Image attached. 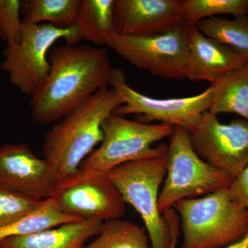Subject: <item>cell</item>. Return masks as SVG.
I'll return each mask as SVG.
<instances>
[{"mask_svg":"<svg viewBox=\"0 0 248 248\" xmlns=\"http://www.w3.org/2000/svg\"><path fill=\"white\" fill-rule=\"evenodd\" d=\"M50 68L40 91L31 97V117L42 125L56 123L109 86L112 68L107 49L66 45L48 54Z\"/></svg>","mask_w":248,"mask_h":248,"instance_id":"cell-1","label":"cell"},{"mask_svg":"<svg viewBox=\"0 0 248 248\" xmlns=\"http://www.w3.org/2000/svg\"><path fill=\"white\" fill-rule=\"evenodd\" d=\"M115 32L125 37H148L168 32L184 22L182 0H115Z\"/></svg>","mask_w":248,"mask_h":248,"instance_id":"cell-13","label":"cell"},{"mask_svg":"<svg viewBox=\"0 0 248 248\" xmlns=\"http://www.w3.org/2000/svg\"><path fill=\"white\" fill-rule=\"evenodd\" d=\"M173 128L164 124L135 122L112 113L102 124L100 146L84 159L80 167L107 173L129 161L163 154L168 151L167 145L152 146L170 136Z\"/></svg>","mask_w":248,"mask_h":248,"instance_id":"cell-8","label":"cell"},{"mask_svg":"<svg viewBox=\"0 0 248 248\" xmlns=\"http://www.w3.org/2000/svg\"><path fill=\"white\" fill-rule=\"evenodd\" d=\"M190 54L186 79L214 84L248 65V54L204 35L189 26Z\"/></svg>","mask_w":248,"mask_h":248,"instance_id":"cell-14","label":"cell"},{"mask_svg":"<svg viewBox=\"0 0 248 248\" xmlns=\"http://www.w3.org/2000/svg\"><path fill=\"white\" fill-rule=\"evenodd\" d=\"M146 228L119 218L104 222L97 237L81 248H150Z\"/></svg>","mask_w":248,"mask_h":248,"instance_id":"cell-19","label":"cell"},{"mask_svg":"<svg viewBox=\"0 0 248 248\" xmlns=\"http://www.w3.org/2000/svg\"><path fill=\"white\" fill-rule=\"evenodd\" d=\"M115 0H81L76 27L81 39L97 47L107 46L116 33L114 11Z\"/></svg>","mask_w":248,"mask_h":248,"instance_id":"cell-16","label":"cell"},{"mask_svg":"<svg viewBox=\"0 0 248 248\" xmlns=\"http://www.w3.org/2000/svg\"><path fill=\"white\" fill-rule=\"evenodd\" d=\"M122 104L123 99L115 91L102 88L45 134L43 156L56 169L59 180L79 169L102 141L103 123Z\"/></svg>","mask_w":248,"mask_h":248,"instance_id":"cell-2","label":"cell"},{"mask_svg":"<svg viewBox=\"0 0 248 248\" xmlns=\"http://www.w3.org/2000/svg\"><path fill=\"white\" fill-rule=\"evenodd\" d=\"M104 222L81 220L24 236H11L0 241L6 248H81L102 231Z\"/></svg>","mask_w":248,"mask_h":248,"instance_id":"cell-15","label":"cell"},{"mask_svg":"<svg viewBox=\"0 0 248 248\" xmlns=\"http://www.w3.org/2000/svg\"><path fill=\"white\" fill-rule=\"evenodd\" d=\"M169 222L171 234L170 248H177L179 228H180V218L175 210L172 208L163 214Z\"/></svg>","mask_w":248,"mask_h":248,"instance_id":"cell-26","label":"cell"},{"mask_svg":"<svg viewBox=\"0 0 248 248\" xmlns=\"http://www.w3.org/2000/svg\"><path fill=\"white\" fill-rule=\"evenodd\" d=\"M208 111L237 114L248 122V65L223 78L221 93Z\"/></svg>","mask_w":248,"mask_h":248,"instance_id":"cell-20","label":"cell"},{"mask_svg":"<svg viewBox=\"0 0 248 248\" xmlns=\"http://www.w3.org/2000/svg\"><path fill=\"white\" fill-rule=\"evenodd\" d=\"M79 221L81 220L62 213L50 199H46L33 211L8 226L0 228V241L11 236L35 234Z\"/></svg>","mask_w":248,"mask_h":248,"instance_id":"cell-18","label":"cell"},{"mask_svg":"<svg viewBox=\"0 0 248 248\" xmlns=\"http://www.w3.org/2000/svg\"><path fill=\"white\" fill-rule=\"evenodd\" d=\"M80 2L81 0H22L23 23L69 29L76 26Z\"/></svg>","mask_w":248,"mask_h":248,"instance_id":"cell-17","label":"cell"},{"mask_svg":"<svg viewBox=\"0 0 248 248\" xmlns=\"http://www.w3.org/2000/svg\"><path fill=\"white\" fill-rule=\"evenodd\" d=\"M167 152L166 181L159 194V210L163 215L177 202L199 198L229 187L234 180L199 156L191 144L190 133L174 127Z\"/></svg>","mask_w":248,"mask_h":248,"instance_id":"cell-5","label":"cell"},{"mask_svg":"<svg viewBox=\"0 0 248 248\" xmlns=\"http://www.w3.org/2000/svg\"><path fill=\"white\" fill-rule=\"evenodd\" d=\"M43 201L0 184V228L8 226L33 211Z\"/></svg>","mask_w":248,"mask_h":248,"instance_id":"cell-23","label":"cell"},{"mask_svg":"<svg viewBox=\"0 0 248 248\" xmlns=\"http://www.w3.org/2000/svg\"><path fill=\"white\" fill-rule=\"evenodd\" d=\"M184 22L190 27L217 15L248 16V0H183Z\"/></svg>","mask_w":248,"mask_h":248,"instance_id":"cell-22","label":"cell"},{"mask_svg":"<svg viewBox=\"0 0 248 248\" xmlns=\"http://www.w3.org/2000/svg\"><path fill=\"white\" fill-rule=\"evenodd\" d=\"M189 133L194 151L215 169L234 179L248 166L247 121L222 124L206 111Z\"/></svg>","mask_w":248,"mask_h":248,"instance_id":"cell-11","label":"cell"},{"mask_svg":"<svg viewBox=\"0 0 248 248\" xmlns=\"http://www.w3.org/2000/svg\"><path fill=\"white\" fill-rule=\"evenodd\" d=\"M59 181L56 169L26 143L0 148V184L39 200L48 199Z\"/></svg>","mask_w":248,"mask_h":248,"instance_id":"cell-12","label":"cell"},{"mask_svg":"<svg viewBox=\"0 0 248 248\" xmlns=\"http://www.w3.org/2000/svg\"><path fill=\"white\" fill-rule=\"evenodd\" d=\"M60 40L73 45L82 39L76 26L62 29L49 24H24L21 42L6 46L3 50L1 71L7 73L10 82L21 93L32 97L48 78L50 68L48 53Z\"/></svg>","mask_w":248,"mask_h":248,"instance_id":"cell-6","label":"cell"},{"mask_svg":"<svg viewBox=\"0 0 248 248\" xmlns=\"http://www.w3.org/2000/svg\"><path fill=\"white\" fill-rule=\"evenodd\" d=\"M21 9V0H0V40L6 46L17 45L22 40Z\"/></svg>","mask_w":248,"mask_h":248,"instance_id":"cell-24","label":"cell"},{"mask_svg":"<svg viewBox=\"0 0 248 248\" xmlns=\"http://www.w3.org/2000/svg\"><path fill=\"white\" fill-rule=\"evenodd\" d=\"M195 27L204 35L248 54V16H238L232 19L206 18L197 23Z\"/></svg>","mask_w":248,"mask_h":248,"instance_id":"cell-21","label":"cell"},{"mask_svg":"<svg viewBox=\"0 0 248 248\" xmlns=\"http://www.w3.org/2000/svg\"><path fill=\"white\" fill-rule=\"evenodd\" d=\"M233 200L248 210V166L228 187Z\"/></svg>","mask_w":248,"mask_h":248,"instance_id":"cell-25","label":"cell"},{"mask_svg":"<svg viewBox=\"0 0 248 248\" xmlns=\"http://www.w3.org/2000/svg\"><path fill=\"white\" fill-rule=\"evenodd\" d=\"M223 248H248V232L242 239Z\"/></svg>","mask_w":248,"mask_h":248,"instance_id":"cell-27","label":"cell"},{"mask_svg":"<svg viewBox=\"0 0 248 248\" xmlns=\"http://www.w3.org/2000/svg\"><path fill=\"white\" fill-rule=\"evenodd\" d=\"M0 248H5L4 246H3L2 244H0Z\"/></svg>","mask_w":248,"mask_h":248,"instance_id":"cell-28","label":"cell"},{"mask_svg":"<svg viewBox=\"0 0 248 248\" xmlns=\"http://www.w3.org/2000/svg\"><path fill=\"white\" fill-rule=\"evenodd\" d=\"M223 78L210 84L203 92L186 97L158 99L145 95L129 86L123 70L113 68L109 86L123 99L124 104L113 113L124 116L136 114L140 122H159L190 130L204 112L208 111L221 93Z\"/></svg>","mask_w":248,"mask_h":248,"instance_id":"cell-7","label":"cell"},{"mask_svg":"<svg viewBox=\"0 0 248 248\" xmlns=\"http://www.w3.org/2000/svg\"><path fill=\"white\" fill-rule=\"evenodd\" d=\"M184 234L182 248H223L248 232V210L233 200L228 187L173 207Z\"/></svg>","mask_w":248,"mask_h":248,"instance_id":"cell-3","label":"cell"},{"mask_svg":"<svg viewBox=\"0 0 248 248\" xmlns=\"http://www.w3.org/2000/svg\"><path fill=\"white\" fill-rule=\"evenodd\" d=\"M107 47L139 69L164 79H184L190 54L189 26L185 22L159 35L125 37L114 34Z\"/></svg>","mask_w":248,"mask_h":248,"instance_id":"cell-10","label":"cell"},{"mask_svg":"<svg viewBox=\"0 0 248 248\" xmlns=\"http://www.w3.org/2000/svg\"><path fill=\"white\" fill-rule=\"evenodd\" d=\"M167 152L129 161L107 173L125 203L140 214L152 248L171 247L169 222L159 210L160 186L167 172Z\"/></svg>","mask_w":248,"mask_h":248,"instance_id":"cell-4","label":"cell"},{"mask_svg":"<svg viewBox=\"0 0 248 248\" xmlns=\"http://www.w3.org/2000/svg\"><path fill=\"white\" fill-rule=\"evenodd\" d=\"M49 199L66 215L104 223L123 217L126 205L107 173L81 167L60 179Z\"/></svg>","mask_w":248,"mask_h":248,"instance_id":"cell-9","label":"cell"}]
</instances>
